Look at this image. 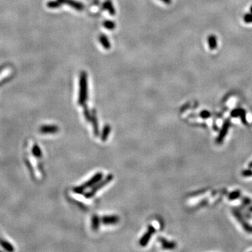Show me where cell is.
<instances>
[{"instance_id": "cell-1", "label": "cell", "mask_w": 252, "mask_h": 252, "mask_svg": "<svg viewBox=\"0 0 252 252\" xmlns=\"http://www.w3.org/2000/svg\"><path fill=\"white\" fill-rule=\"evenodd\" d=\"M80 92H79V104H82L86 102L88 92V77L85 72L80 74Z\"/></svg>"}, {"instance_id": "cell-2", "label": "cell", "mask_w": 252, "mask_h": 252, "mask_svg": "<svg viewBox=\"0 0 252 252\" xmlns=\"http://www.w3.org/2000/svg\"><path fill=\"white\" fill-rule=\"evenodd\" d=\"M58 1L61 3V4H68L69 6H70L71 7L74 8V9L77 10H79V11L83 10L84 8V4H83L82 3L79 2V1H74V0H58Z\"/></svg>"}, {"instance_id": "cell-3", "label": "cell", "mask_w": 252, "mask_h": 252, "mask_svg": "<svg viewBox=\"0 0 252 252\" xmlns=\"http://www.w3.org/2000/svg\"><path fill=\"white\" fill-rule=\"evenodd\" d=\"M229 126H230L229 121H226L225 122V123H224V125H223V127H222V130H220L219 136H218V138L216 139V142H218V143H220V142L223 141V138H224V137H225L227 132H228V128H229Z\"/></svg>"}, {"instance_id": "cell-4", "label": "cell", "mask_w": 252, "mask_h": 252, "mask_svg": "<svg viewBox=\"0 0 252 252\" xmlns=\"http://www.w3.org/2000/svg\"><path fill=\"white\" fill-rule=\"evenodd\" d=\"M99 42L101 43L102 46H103L105 49H109L111 48V44L109 42L108 38L107 36H105L104 34H101L99 37Z\"/></svg>"}, {"instance_id": "cell-5", "label": "cell", "mask_w": 252, "mask_h": 252, "mask_svg": "<svg viewBox=\"0 0 252 252\" xmlns=\"http://www.w3.org/2000/svg\"><path fill=\"white\" fill-rule=\"evenodd\" d=\"M103 9L107 10L111 15L115 14V9H114V6H113V4L111 0H107L104 3Z\"/></svg>"}, {"instance_id": "cell-6", "label": "cell", "mask_w": 252, "mask_h": 252, "mask_svg": "<svg viewBox=\"0 0 252 252\" xmlns=\"http://www.w3.org/2000/svg\"><path fill=\"white\" fill-rule=\"evenodd\" d=\"M209 47L211 50H214L217 47V39L215 35H210L208 37Z\"/></svg>"}, {"instance_id": "cell-7", "label": "cell", "mask_w": 252, "mask_h": 252, "mask_svg": "<svg viewBox=\"0 0 252 252\" xmlns=\"http://www.w3.org/2000/svg\"><path fill=\"white\" fill-rule=\"evenodd\" d=\"M231 115L232 116H241V118H242V121L244 123H246V121L244 120V118H245V111L244 110V109H235V110H233V112L231 113Z\"/></svg>"}, {"instance_id": "cell-8", "label": "cell", "mask_w": 252, "mask_h": 252, "mask_svg": "<svg viewBox=\"0 0 252 252\" xmlns=\"http://www.w3.org/2000/svg\"><path fill=\"white\" fill-rule=\"evenodd\" d=\"M61 3L58 0L56 1H50L47 3V6L51 9H55V8H59L60 6Z\"/></svg>"}, {"instance_id": "cell-9", "label": "cell", "mask_w": 252, "mask_h": 252, "mask_svg": "<svg viewBox=\"0 0 252 252\" xmlns=\"http://www.w3.org/2000/svg\"><path fill=\"white\" fill-rule=\"evenodd\" d=\"M103 25H104V27H105L106 29H110V30L114 29L116 27V25H115V23H114V22H113V21H104Z\"/></svg>"}, {"instance_id": "cell-10", "label": "cell", "mask_w": 252, "mask_h": 252, "mask_svg": "<svg viewBox=\"0 0 252 252\" xmlns=\"http://www.w3.org/2000/svg\"><path fill=\"white\" fill-rule=\"evenodd\" d=\"M244 21L246 23H252V14H245L244 16Z\"/></svg>"}, {"instance_id": "cell-11", "label": "cell", "mask_w": 252, "mask_h": 252, "mask_svg": "<svg viewBox=\"0 0 252 252\" xmlns=\"http://www.w3.org/2000/svg\"><path fill=\"white\" fill-rule=\"evenodd\" d=\"M240 193L239 191H235L233 192L230 195H229V198L230 200H234V199L238 198L239 196H240Z\"/></svg>"}, {"instance_id": "cell-12", "label": "cell", "mask_w": 252, "mask_h": 252, "mask_svg": "<svg viewBox=\"0 0 252 252\" xmlns=\"http://www.w3.org/2000/svg\"><path fill=\"white\" fill-rule=\"evenodd\" d=\"M200 116H201L203 118H207L210 116V113L208 111H203V112H202L201 114H200Z\"/></svg>"}, {"instance_id": "cell-13", "label": "cell", "mask_w": 252, "mask_h": 252, "mask_svg": "<svg viewBox=\"0 0 252 252\" xmlns=\"http://www.w3.org/2000/svg\"><path fill=\"white\" fill-rule=\"evenodd\" d=\"M242 175L244 176H246V177H249V176H252V171L250 170H244L242 172Z\"/></svg>"}, {"instance_id": "cell-14", "label": "cell", "mask_w": 252, "mask_h": 252, "mask_svg": "<svg viewBox=\"0 0 252 252\" xmlns=\"http://www.w3.org/2000/svg\"><path fill=\"white\" fill-rule=\"evenodd\" d=\"M160 1H162V2H164L166 4H170L172 2V0H160Z\"/></svg>"}, {"instance_id": "cell-15", "label": "cell", "mask_w": 252, "mask_h": 252, "mask_svg": "<svg viewBox=\"0 0 252 252\" xmlns=\"http://www.w3.org/2000/svg\"><path fill=\"white\" fill-rule=\"evenodd\" d=\"M250 11H251V14H252V6H251V8H250Z\"/></svg>"}, {"instance_id": "cell-16", "label": "cell", "mask_w": 252, "mask_h": 252, "mask_svg": "<svg viewBox=\"0 0 252 252\" xmlns=\"http://www.w3.org/2000/svg\"><path fill=\"white\" fill-rule=\"evenodd\" d=\"M249 167H252V162H251V163L249 164Z\"/></svg>"}]
</instances>
